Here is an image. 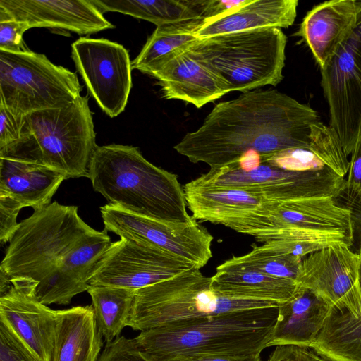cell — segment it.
I'll use <instances>...</instances> for the list:
<instances>
[{
    "mask_svg": "<svg viewBox=\"0 0 361 361\" xmlns=\"http://www.w3.org/2000/svg\"><path fill=\"white\" fill-rule=\"evenodd\" d=\"M316 111L276 90H252L216 104L201 126L173 148L210 169L236 164L249 151L261 157L310 145Z\"/></svg>",
    "mask_w": 361,
    "mask_h": 361,
    "instance_id": "6da1fadb",
    "label": "cell"
},
{
    "mask_svg": "<svg viewBox=\"0 0 361 361\" xmlns=\"http://www.w3.org/2000/svg\"><path fill=\"white\" fill-rule=\"evenodd\" d=\"M88 178L109 203L132 214L170 223L194 219L178 176L147 161L137 147L97 146Z\"/></svg>",
    "mask_w": 361,
    "mask_h": 361,
    "instance_id": "7a4b0ae2",
    "label": "cell"
},
{
    "mask_svg": "<svg viewBox=\"0 0 361 361\" xmlns=\"http://www.w3.org/2000/svg\"><path fill=\"white\" fill-rule=\"evenodd\" d=\"M279 307L233 311L174 321L133 338L153 361L204 354L261 355L271 339Z\"/></svg>",
    "mask_w": 361,
    "mask_h": 361,
    "instance_id": "3957f363",
    "label": "cell"
},
{
    "mask_svg": "<svg viewBox=\"0 0 361 361\" xmlns=\"http://www.w3.org/2000/svg\"><path fill=\"white\" fill-rule=\"evenodd\" d=\"M87 96L61 107L24 115L20 140L0 149V157L42 163L67 179L89 177L97 147Z\"/></svg>",
    "mask_w": 361,
    "mask_h": 361,
    "instance_id": "277c9868",
    "label": "cell"
},
{
    "mask_svg": "<svg viewBox=\"0 0 361 361\" xmlns=\"http://www.w3.org/2000/svg\"><path fill=\"white\" fill-rule=\"evenodd\" d=\"M78 207L54 202L19 222L0 270L10 279L45 282L67 263L96 230L78 215Z\"/></svg>",
    "mask_w": 361,
    "mask_h": 361,
    "instance_id": "5b68a950",
    "label": "cell"
},
{
    "mask_svg": "<svg viewBox=\"0 0 361 361\" xmlns=\"http://www.w3.org/2000/svg\"><path fill=\"white\" fill-rule=\"evenodd\" d=\"M287 37L268 27L200 38L187 49L216 78L226 93L246 92L283 78Z\"/></svg>",
    "mask_w": 361,
    "mask_h": 361,
    "instance_id": "8992f818",
    "label": "cell"
},
{
    "mask_svg": "<svg viewBox=\"0 0 361 361\" xmlns=\"http://www.w3.org/2000/svg\"><path fill=\"white\" fill-rule=\"evenodd\" d=\"M280 305L224 295L212 288V277L194 267L137 290L128 326L143 331L174 321Z\"/></svg>",
    "mask_w": 361,
    "mask_h": 361,
    "instance_id": "52a82bcc",
    "label": "cell"
},
{
    "mask_svg": "<svg viewBox=\"0 0 361 361\" xmlns=\"http://www.w3.org/2000/svg\"><path fill=\"white\" fill-rule=\"evenodd\" d=\"M218 224L262 243L309 238L321 233L353 238L350 212L333 197L269 201L256 209L224 217Z\"/></svg>",
    "mask_w": 361,
    "mask_h": 361,
    "instance_id": "ba28073f",
    "label": "cell"
},
{
    "mask_svg": "<svg viewBox=\"0 0 361 361\" xmlns=\"http://www.w3.org/2000/svg\"><path fill=\"white\" fill-rule=\"evenodd\" d=\"M82 90L75 73L44 54L0 50V103L16 114L63 106Z\"/></svg>",
    "mask_w": 361,
    "mask_h": 361,
    "instance_id": "9c48e42d",
    "label": "cell"
},
{
    "mask_svg": "<svg viewBox=\"0 0 361 361\" xmlns=\"http://www.w3.org/2000/svg\"><path fill=\"white\" fill-rule=\"evenodd\" d=\"M345 179L331 169L297 171L262 163L245 171L234 164L204 174L186 183L194 189H242L259 192L274 202H287L313 197H336Z\"/></svg>",
    "mask_w": 361,
    "mask_h": 361,
    "instance_id": "30bf717a",
    "label": "cell"
},
{
    "mask_svg": "<svg viewBox=\"0 0 361 361\" xmlns=\"http://www.w3.org/2000/svg\"><path fill=\"white\" fill-rule=\"evenodd\" d=\"M320 69L329 126L348 156L361 133V1L353 28Z\"/></svg>",
    "mask_w": 361,
    "mask_h": 361,
    "instance_id": "8fae6325",
    "label": "cell"
},
{
    "mask_svg": "<svg viewBox=\"0 0 361 361\" xmlns=\"http://www.w3.org/2000/svg\"><path fill=\"white\" fill-rule=\"evenodd\" d=\"M107 232L147 244L201 269L212 257L213 236L196 219L170 223L139 216L108 203L100 207Z\"/></svg>",
    "mask_w": 361,
    "mask_h": 361,
    "instance_id": "7c38bea8",
    "label": "cell"
},
{
    "mask_svg": "<svg viewBox=\"0 0 361 361\" xmlns=\"http://www.w3.org/2000/svg\"><path fill=\"white\" fill-rule=\"evenodd\" d=\"M71 57L102 111L111 118L121 114L132 87V61L127 49L106 39L82 37L72 44Z\"/></svg>",
    "mask_w": 361,
    "mask_h": 361,
    "instance_id": "4fadbf2b",
    "label": "cell"
},
{
    "mask_svg": "<svg viewBox=\"0 0 361 361\" xmlns=\"http://www.w3.org/2000/svg\"><path fill=\"white\" fill-rule=\"evenodd\" d=\"M194 267H197L155 247L120 238L104 252L89 285L137 290Z\"/></svg>",
    "mask_w": 361,
    "mask_h": 361,
    "instance_id": "5bb4252c",
    "label": "cell"
},
{
    "mask_svg": "<svg viewBox=\"0 0 361 361\" xmlns=\"http://www.w3.org/2000/svg\"><path fill=\"white\" fill-rule=\"evenodd\" d=\"M360 257L344 244L331 245L302 259L297 282L335 308L361 317Z\"/></svg>",
    "mask_w": 361,
    "mask_h": 361,
    "instance_id": "9a60e30c",
    "label": "cell"
},
{
    "mask_svg": "<svg viewBox=\"0 0 361 361\" xmlns=\"http://www.w3.org/2000/svg\"><path fill=\"white\" fill-rule=\"evenodd\" d=\"M11 286L0 295V319L24 341L42 361H53L58 310L40 302L37 283L30 279H10Z\"/></svg>",
    "mask_w": 361,
    "mask_h": 361,
    "instance_id": "2e32d148",
    "label": "cell"
},
{
    "mask_svg": "<svg viewBox=\"0 0 361 361\" xmlns=\"http://www.w3.org/2000/svg\"><path fill=\"white\" fill-rule=\"evenodd\" d=\"M0 16L25 23L30 29L57 28L78 35L114 27L92 0H0Z\"/></svg>",
    "mask_w": 361,
    "mask_h": 361,
    "instance_id": "e0dca14e",
    "label": "cell"
},
{
    "mask_svg": "<svg viewBox=\"0 0 361 361\" xmlns=\"http://www.w3.org/2000/svg\"><path fill=\"white\" fill-rule=\"evenodd\" d=\"M158 80L163 97L202 108L226 94L214 74L189 51H180L149 73Z\"/></svg>",
    "mask_w": 361,
    "mask_h": 361,
    "instance_id": "ac0fdd59",
    "label": "cell"
},
{
    "mask_svg": "<svg viewBox=\"0 0 361 361\" xmlns=\"http://www.w3.org/2000/svg\"><path fill=\"white\" fill-rule=\"evenodd\" d=\"M357 0H332L307 12L295 36L301 37L322 68L353 28Z\"/></svg>",
    "mask_w": 361,
    "mask_h": 361,
    "instance_id": "d6986e66",
    "label": "cell"
},
{
    "mask_svg": "<svg viewBox=\"0 0 361 361\" xmlns=\"http://www.w3.org/2000/svg\"><path fill=\"white\" fill-rule=\"evenodd\" d=\"M333 306L300 285L296 294L279 307L268 347L295 345L310 348Z\"/></svg>",
    "mask_w": 361,
    "mask_h": 361,
    "instance_id": "ffe728a7",
    "label": "cell"
},
{
    "mask_svg": "<svg viewBox=\"0 0 361 361\" xmlns=\"http://www.w3.org/2000/svg\"><path fill=\"white\" fill-rule=\"evenodd\" d=\"M298 5V0H245L221 16L202 21L196 33L200 39L268 27L287 28L295 21Z\"/></svg>",
    "mask_w": 361,
    "mask_h": 361,
    "instance_id": "44dd1931",
    "label": "cell"
},
{
    "mask_svg": "<svg viewBox=\"0 0 361 361\" xmlns=\"http://www.w3.org/2000/svg\"><path fill=\"white\" fill-rule=\"evenodd\" d=\"M66 179L64 174L42 163L0 157V192L34 211L51 204L54 195Z\"/></svg>",
    "mask_w": 361,
    "mask_h": 361,
    "instance_id": "7402d4cb",
    "label": "cell"
},
{
    "mask_svg": "<svg viewBox=\"0 0 361 361\" xmlns=\"http://www.w3.org/2000/svg\"><path fill=\"white\" fill-rule=\"evenodd\" d=\"M212 287L230 297L282 304L296 294L300 285L295 280L269 276L229 259L216 267Z\"/></svg>",
    "mask_w": 361,
    "mask_h": 361,
    "instance_id": "603a6c76",
    "label": "cell"
},
{
    "mask_svg": "<svg viewBox=\"0 0 361 361\" xmlns=\"http://www.w3.org/2000/svg\"><path fill=\"white\" fill-rule=\"evenodd\" d=\"M102 338L92 305L58 310L53 361H97Z\"/></svg>",
    "mask_w": 361,
    "mask_h": 361,
    "instance_id": "cb8c5ba5",
    "label": "cell"
},
{
    "mask_svg": "<svg viewBox=\"0 0 361 361\" xmlns=\"http://www.w3.org/2000/svg\"><path fill=\"white\" fill-rule=\"evenodd\" d=\"M102 12H118L157 27L203 21L200 0H92Z\"/></svg>",
    "mask_w": 361,
    "mask_h": 361,
    "instance_id": "d4e9b609",
    "label": "cell"
},
{
    "mask_svg": "<svg viewBox=\"0 0 361 361\" xmlns=\"http://www.w3.org/2000/svg\"><path fill=\"white\" fill-rule=\"evenodd\" d=\"M359 279L361 285V258ZM310 348L331 361H361V317L332 307Z\"/></svg>",
    "mask_w": 361,
    "mask_h": 361,
    "instance_id": "484cf974",
    "label": "cell"
},
{
    "mask_svg": "<svg viewBox=\"0 0 361 361\" xmlns=\"http://www.w3.org/2000/svg\"><path fill=\"white\" fill-rule=\"evenodd\" d=\"M201 23L191 21L157 27L132 61V69L149 75L176 54L188 49L200 39L196 31Z\"/></svg>",
    "mask_w": 361,
    "mask_h": 361,
    "instance_id": "4316f807",
    "label": "cell"
},
{
    "mask_svg": "<svg viewBox=\"0 0 361 361\" xmlns=\"http://www.w3.org/2000/svg\"><path fill=\"white\" fill-rule=\"evenodd\" d=\"M87 291L92 298L97 328L105 342L109 343L128 326L136 290L89 285Z\"/></svg>",
    "mask_w": 361,
    "mask_h": 361,
    "instance_id": "83f0119b",
    "label": "cell"
},
{
    "mask_svg": "<svg viewBox=\"0 0 361 361\" xmlns=\"http://www.w3.org/2000/svg\"><path fill=\"white\" fill-rule=\"evenodd\" d=\"M233 262L265 274L297 281L302 258L279 253L263 244L253 245L248 253L231 258Z\"/></svg>",
    "mask_w": 361,
    "mask_h": 361,
    "instance_id": "f1b7e54d",
    "label": "cell"
},
{
    "mask_svg": "<svg viewBox=\"0 0 361 361\" xmlns=\"http://www.w3.org/2000/svg\"><path fill=\"white\" fill-rule=\"evenodd\" d=\"M0 361H42L10 326L0 319Z\"/></svg>",
    "mask_w": 361,
    "mask_h": 361,
    "instance_id": "f546056e",
    "label": "cell"
},
{
    "mask_svg": "<svg viewBox=\"0 0 361 361\" xmlns=\"http://www.w3.org/2000/svg\"><path fill=\"white\" fill-rule=\"evenodd\" d=\"M97 361H153L141 351L133 338L118 336L106 343Z\"/></svg>",
    "mask_w": 361,
    "mask_h": 361,
    "instance_id": "4dcf8cb0",
    "label": "cell"
},
{
    "mask_svg": "<svg viewBox=\"0 0 361 361\" xmlns=\"http://www.w3.org/2000/svg\"><path fill=\"white\" fill-rule=\"evenodd\" d=\"M29 29L25 23L0 16V50L11 53L30 51L23 37L24 32Z\"/></svg>",
    "mask_w": 361,
    "mask_h": 361,
    "instance_id": "1f68e13d",
    "label": "cell"
},
{
    "mask_svg": "<svg viewBox=\"0 0 361 361\" xmlns=\"http://www.w3.org/2000/svg\"><path fill=\"white\" fill-rule=\"evenodd\" d=\"M23 206L11 196L0 192V242H9L19 223L17 217Z\"/></svg>",
    "mask_w": 361,
    "mask_h": 361,
    "instance_id": "d6a6232c",
    "label": "cell"
},
{
    "mask_svg": "<svg viewBox=\"0 0 361 361\" xmlns=\"http://www.w3.org/2000/svg\"><path fill=\"white\" fill-rule=\"evenodd\" d=\"M23 116L24 115L14 114L0 103V149L20 140Z\"/></svg>",
    "mask_w": 361,
    "mask_h": 361,
    "instance_id": "836d02e7",
    "label": "cell"
},
{
    "mask_svg": "<svg viewBox=\"0 0 361 361\" xmlns=\"http://www.w3.org/2000/svg\"><path fill=\"white\" fill-rule=\"evenodd\" d=\"M343 204L350 212L353 243L350 247L351 251L361 258V191L355 194H346L341 192Z\"/></svg>",
    "mask_w": 361,
    "mask_h": 361,
    "instance_id": "e575fe53",
    "label": "cell"
},
{
    "mask_svg": "<svg viewBox=\"0 0 361 361\" xmlns=\"http://www.w3.org/2000/svg\"><path fill=\"white\" fill-rule=\"evenodd\" d=\"M267 361H321L320 357L309 348L278 345Z\"/></svg>",
    "mask_w": 361,
    "mask_h": 361,
    "instance_id": "d590c367",
    "label": "cell"
},
{
    "mask_svg": "<svg viewBox=\"0 0 361 361\" xmlns=\"http://www.w3.org/2000/svg\"><path fill=\"white\" fill-rule=\"evenodd\" d=\"M351 154L349 175L341 190L346 194H355L361 191V134Z\"/></svg>",
    "mask_w": 361,
    "mask_h": 361,
    "instance_id": "8d00e7d4",
    "label": "cell"
},
{
    "mask_svg": "<svg viewBox=\"0 0 361 361\" xmlns=\"http://www.w3.org/2000/svg\"><path fill=\"white\" fill-rule=\"evenodd\" d=\"M245 1V0H201L203 21L221 16Z\"/></svg>",
    "mask_w": 361,
    "mask_h": 361,
    "instance_id": "74e56055",
    "label": "cell"
},
{
    "mask_svg": "<svg viewBox=\"0 0 361 361\" xmlns=\"http://www.w3.org/2000/svg\"><path fill=\"white\" fill-rule=\"evenodd\" d=\"M170 361H261V357L260 355L204 354L179 357Z\"/></svg>",
    "mask_w": 361,
    "mask_h": 361,
    "instance_id": "f35d334b",
    "label": "cell"
},
{
    "mask_svg": "<svg viewBox=\"0 0 361 361\" xmlns=\"http://www.w3.org/2000/svg\"><path fill=\"white\" fill-rule=\"evenodd\" d=\"M261 164V155L255 151H249L243 154L235 164L239 169L248 171L257 168Z\"/></svg>",
    "mask_w": 361,
    "mask_h": 361,
    "instance_id": "ab89813d",
    "label": "cell"
},
{
    "mask_svg": "<svg viewBox=\"0 0 361 361\" xmlns=\"http://www.w3.org/2000/svg\"><path fill=\"white\" fill-rule=\"evenodd\" d=\"M320 360H321V361H331V360H329L324 357H322V356H320Z\"/></svg>",
    "mask_w": 361,
    "mask_h": 361,
    "instance_id": "60d3db41",
    "label": "cell"
},
{
    "mask_svg": "<svg viewBox=\"0 0 361 361\" xmlns=\"http://www.w3.org/2000/svg\"><path fill=\"white\" fill-rule=\"evenodd\" d=\"M360 134H361V133H360Z\"/></svg>",
    "mask_w": 361,
    "mask_h": 361,
    "instance_id": "b9f144b4",
    "label": "cell"
}]
</instances>
